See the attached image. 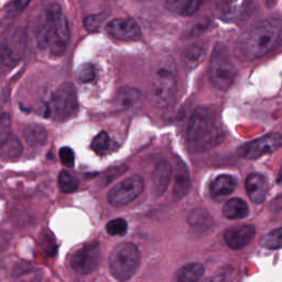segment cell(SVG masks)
Segmentation results:
<instances>
[{"label":"cell","instance_id":"1","mask_svg":"<svg viewBox=\"0 0 282 282\" xmlns=\"http://www.w3.org/2000/svg\"><path fill=\"white\" fill-rule=\"evenodd\" d=\"M282 44V20L266 19L257 22L238 37L235 55L242 62H250L269 54Z\"/></svg>","mask_w":282,"mask_h":282},{"label":"cell","instance_id":"2","mask_svg":"<svg viewBox=\"0 0 282 282\" xmlns=\"http://www.w3.org/2000/svg\"><path fill=\"white\" fill-rule=\"evenodd\" d=\"M222 127L215 115L205 107H199L190 118L186 145L190 151L201 154L213 149L223 139Z\"/></svg>","mask_w":282,"mask_h":282},{"label":"cell","instance_id":"3","mask_svg":"<svg viewBox=\"0 0 282 282\" xmlns=\"http://www.w3.org/2000/svg\"><path fill=\"white\" fill-rule=\"evenodd\" d=\"M70 28L65 14L60 4L52 3L43 14L38 42L42 49H46L52 55L60 57L65 54L70 43Z\"/></svg>","mask_w":282,"mask_h":282},{"label":"cell","instance_id":"4","mask_svg":"<svg viewBox=\"0 0 282 282\" xmlns=\"http://www.w3.org/2000/svg\"><path fill=\"white\" fill-rule=\"evenodd\" d=\"M178 84V71L171 56L160 59L150 76L149 96L157 107H165L174 97Z\"/></svg>","mask_w":282,"mask_h":282},{"label":"cell","instance_id":"5","mask_svg":"<svg viewBox=\"0 0 282 282\" xmlns=\"http://www.w3.org/2000/svg\"><path fill=\"white\" fill-rule=\"evenodd\" d=\"M140 265V252L132 242H121L114 248L109 257V271L115 279L130 280Z\"/></svg>","mask_w":282,"mask_h":282},{"label":"cell","instance_id":"6","mask_svg":"<svg viewBox=\"0 0 282 282\" xmlns=\"http://www.w3.org/2000/svg\"><path fill=\"white\" fill-rule=\"evenodd\" d=\"M237 72L227 47L223 43L215 45L208 64V78L218 90H227L236 79Z\"/></svg>","mask_w":282,"mask_h":282},{"label":"cell","instance_id":"7","mask_svg":"<svg viewBox=\"0 0 282 282\" xmlns=\"http://www.w3.org/2000/svg\"><path fill=\"white\" fill-rule=\"evenodd\" d=\"M78 111V94L71 83H64L52 94L47 104L46 116L56 121H69Z\"/></svg>","mask_w":282,"mask_h":282},{"label":"cell","instance_id":"8","mask_svg":"<svg viewBox=\"0 0 282 282\" xmlns=\"http://www.w3.org/2000/svg\"><path fill=\"white\" fill-rule=\"evenodd\" d=\"M26 50L25 32L20 29H12L0 41V62L12 68L21 61Z\"/></svg>","mask_w":282,"mask_h":282},{"label":"cell","instance_id":"9","mask_svg":"<svg viewBox=\"0 0 282 282\" xmlns=\"http://www.w3.org/2000/svg\"><path fill=\"white\" fill-rule=\"evenodd\" d=\"M145 183L140 175H131L116 184L107 194L108 203L113 206H123L131 203L142 193Z\"/></svg>","mask_w":282,"mask_h":282},{"label":"cell","instance_id":"10","mask_svg":"<svg viewBox=\"0 0 282 282\" xmlns=\"http://www.w3.org/2000/svg\"><path fill=\"white\" fill-rule=\"evenodd\" d=\"M281 146L282 136L278 132H272L258 138L256 140L245 143L238 151V154L243 159L257 160L264 156L274 154L280 149Z\"/></svg>","mask_w":282,"mask_h":282},{"label":"cell","instance_id":"11","mask_svg":"<svg viewBox=\"0 0 282 282\" xmlns=\"http://www.w3.org/2000/svg\"><path fill=\"white\" fill-rule=\"evenodd\" d=\"M99 246L97 242L86 243L71 257V267L80 275H89L96 270L99 262Z\"/></svg>","mask_w":282,"mask_h":282},{"label":"cell","instance_id":"12","mask_svg":"<svg viewBox=\"0 0 282 282\" xmlns=\"http://www.w3.org/2000/svg\"><path fill=\"white\" fill-rule=\"evenodd\" d=\"M109 35L117 40L135 41L141 37V30L138 23L130 18H116L106 26Z\"/></svg>","mask_w":282,"mask_h":282},{"label":"cell","instance_id":"13","mask_svg":"<svg viewBox=\"0 0 282 282\" xmlns=\"http://www.w3.org/2000/svg\"><path fill=\"white\" fill-rule=\"evenodd\" d=\"M256 227L254 225H238L227 228L224 233V242L233 250H241L254 240Z\"/></svg>","mask_w":282,"mask_h":282},{"label":"cell","instance_id":"14","mask_svg":"<svg viewBox=\"0 0 282 282\" xmlns=\"http://www.w3.org/2000/svg\"><path fill=\"white\" fill-rule=\"evenodd\" d=\"M252 0H218L219 17L226 21H237L247 13Z\"/></svg>","mask_w":282,"mask_h":282},{"label":"cell","instance_id":"15","mask_svg":"<svg viewBox=\"0 0 282 282\" xmlns=\"http://www.w3.org/2000/svg\"><path fill=\"white\" fill-rule=\"evenodd\" d=\"M172 166L166 160H161L155 166L152 172V191L156 197H162L168 190L172 178Z\"/></svg>","mask_w":282,"mask_h":282},{"label":"cell","instance_id":"16","mask_svg":"<svg viewBox=\"0 0 282 282\" xmlns=\"http://www.w3.org/2000/svg\"><path fill=\"white\" fill-rule=\"evenodd\" d=\"M245 189L248 198L252 203L261 204L266 200V195L268 192V183L262 174L250 173L246 179Z\"/></svg>","mask_w":282,"mask_h":282},{"label":"cell","instance_id":"17","mask_svg":"<svg viewBox=\"0 0 282 282\" xmlns=\"http://www.w3.org/2000/svg\"><path fill=\"white\" fill-rule=\"evenodd\" d=\"M237 181L232 175L222 174L215 178L209 185V193L215 200H223L231 195L236 189Z\"/></svg>","mask_w":282,"mask_h":282},{"label":"cell","instance_id":"18","mask_svg":"<svg viewBox=\"0 0 282 282\" xmlns=\"http://www.w3.org/2000/svg\"><path fill=\"white\" fill-rule=\"evenodd\" d=\"M191 188V181L190 175L186 166L180 162L178 163V168H176V173L174 176V183H173V191H172V199L175 202L181 201L188 195Z\"/></svg>","mask_w":282,"mask_h":282},{"label":"cell","instance_id":"19","mask_svg":"<svg viewBox=\"0 0 282 282\" xmlns=\"http://www.w3.org/2000/svg\"><path fill=\"white\" fill-rule=\"evenodd\" d=\"M141 100L142 95L140 90L132 87H122L117 93L115 102H116L118 108L130 111L132 108H136L141 103Z\"/></svg>","mask_w":282,"mask_h":282},{"label":"cell","instance_id":"20","mask_svg":"<svg viewBox=\"0 0 282 282\" xmlns=\"http://www.w3.org/2000/svg\"><path fill=\"white\" fill-rule=\"evenodd\" d=\"M205 268L200 262H190L176 271L175 282H199L203 278Z\"/></svg>","mask_w":282,"mask_h":282},{"label":"cell","instance_id":"21","mask_svg":"<svg viewBox=\"0 0 282 282\" xmlns=\"http://www.w3.org/2000/svg\"><path fill=\"white\" fill-rule=\"evenodd\" d=\"M249 214L248 204L240 198H234L228 200L223 206L224 217L228 219H242L246 218Z\"/></svg>","mask_w":282,"mask_h":282},{"label":"cell","instance_id":"22","mask_svg":"<svg viewBox=\"0 0 282 282\" xmlns=\"http://www.w3.org/2000/svg\"><path fill=\"white\" fill-rule=\"evenodd\" d=\"M188 223L191 227L199 231H208L214 226V219L205 208H194L188 215Z\"/></svg>","mask_w":282,"mask_h":282},{"label":"cell","instance_id":"23","mask_svg":"<svg viewBox=\"0 0 282 282\" xmlns=\"http://www.w3.org/2000/svg\"><path fill=\"white\" fill-rule=\"evenodd\" d=\"M202 0H165L164 4L168 10L181 14V16H192L197 13L201 7Z\"/></svg>","mask_w":282,"mask_h":282},{"label":"cell","instance_id":"24","mask_svg":"<svg viewBox=\"0 0 282 282\" xmlns=\"http://www.w3.org/2000/svg\"><path fill=\"white\" fill-rule=\"evenodd\" d=\"M14 282H41L42 272L29 264L17 265L13 271Z\"/></svg>","mask_w":282,"mask_h":282},{"label":"cell","instance_id":"25","mask_svg":"<svg viewBox=\"0 0 282 282\" xmlns=\"http://www.w3.org/2000/svg\"><path fill=\"white\" fill-rule=\"evenodd\" d=\"M23 137L30 146H42L46 141V131L40 125H29L23 131Z\"/></svg>","mask_w":282,"mask_h":282},{"label":"cell","instance_id":"26","mask_svg":"<svg viewBox=\"0 0 282 282\" xmlns=\"http://www.w3.org/2000/svg\"><path fill=\"white\" fill-rule=\"evenodd\" d=\"M206 43L204 42L191 44L185 52V61L188 65L195 68V65H198L204 57L205 52H206Z\"/></svg>","mask_w":282,"mask_h":282},{"label":"cell","instance_id":"27","mask_svg":"<svg viewBox=\"0 0 282 282\" xmlns=\"http://www.w3.org/2000/svg\"><path fill=\"white\" fill-rule=\"evenodd\" d=\"M57 183L61 192L63 193H72L79 188V180L68 171H61Z\"/></svg>","mask_w":282,"mask_h":282},{"label":"cell","instance_id":"28","mask_svg":"<svg viewBox=\"0 0 282 282\" xmlns=\"http://www.w3.org/2000/svg\"><path fill=\"white\" fill-rule=\"evenodd\" d=\"M11 138V118L8 114H0V151Z\"/></svg>","mask_w":282,"mask_h":282},{"label":"cell","instance_id":"29","mask_svg":"<svg viewBox=\"0 0 282 282\" xmlns=\"http://www.w3.org/2000/svg\"><path fill=\"white\" fill-rule=\"evenodd\" d=\"M111 148H112V141L105 131L99 132L92 141L93 151L99 156L106 155L107 152L111 151Z\"/></svg>","mask_w":282,"mask_h":282},{"label":"cell","instance_id":"30","mask_svg":"<svg viewBox=\"0 0 282 282\" xmlns=\"http://www.w3.org/2000/svg\"><path fill=\"white\" fill-rule=\"evenodd\" d=\"M261 245L267 249L276 250L282 248V227L274 229L261 240Z\"/></svg>","mask_w":282,"mask_h":282},{"label":"cell","instance_id":"31","mask_svg":"<svg viewBox=\"0 0 282 282\" xmlns=\"http://www.w3.org/2000/svg\"><path fill=\"white\" fill-rule=\"evenodd\" d=\"M106 231L112 236H123L128 231V224L123 218H115L107 224Z\"/></svg>","mask_w":282,"mask_h":282},{"label":"cell","instance_id":"32","mask_svg":"<svg viewBox=\"0 0 282 282\" xmlns=\"http://www.w3.org/2000/svg\"><path fill=\"white\" fill-rule=\"evenodd\" d=\"M76 78L82 83H89L95 79V69L92 64L85 63L76 70Z\"/></svg>","mask_w":282,"mask_h":282},{"label":"cell","instance_id":"33","mask_svg":"<svg viewBox=\"0 0 282 282\" xmlns=\"http://www.w3.org/2000/svg\"><path fill=\"white\" fill-rule=\"evenodd\" d=\"M105 19H106V14L99 13V14H92L85 18L84 20V27L89 32H95L102 26Z\"/></svg>","mask_w":282,"mask_h":282},{"label":"cell","instance_id":"34","mask_svg":"<svg viewBox=\"0 0 282 282\" xmlns=\"http://www.w3.org/2000/svg\"><path fill=\"white\" fill-rule=\"evenodd\" d=\"M30 1L31 0H13L7 8V16L10 18L19 16L29 6Z\"/></svg>","mask_w":282,"mask_h":282},{"label":"cell","instance_id":"35","mask_svg":"<svg viewBox=\"0 0 282 282\" xmlns=\"http://www.w3.org/2000/svg\"><path fill=\"white\" fill-rule=\"evenodd\" d=\"M60 158H61L62 163L68 166V168H72V166H74L75 156H74L73 150H72L71 148H69V147L62 148V149L60 150Z\"/></svg>","mask_w":282,"mask_h":282},{"label":"cell","instance_id":"36","mask_svg":"<svg viewBox=\"0 0 282 282\" xmlns=\"http://www.w3.org/2000/svg\"><path fill=\"white\" fill-rule=\"evenodd\" d=\"M10 235L6 231H0V252H2L9 245Z\"/></svg>","mask_w":282,"mask_h":282},{"label":"cell","instance_id":"37","mask_svg":"<svg viewBox=\"0 0 282 282\" xmlns=\"http://www.w3.org/2000/svg\"><path fill=\"white\" fill-rule=\"evenodd\" d=\"M138 1H150V0H138Z\"/></svg>","mask_w":282,"mask_h":282}]
</instances>
